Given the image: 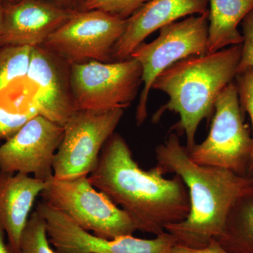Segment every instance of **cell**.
<instances>
[{
    "label": "cell",
    "instance_id": "5b68a950",
    "mask_svg": "<svg viewBox=\"0 0 253 253\" xmlns=\"http://www.w3.org/2000/svg\"><path fill=\"white\" fill-rule=\"evenodd\" d=\"M244 114L236 83L231 82L216 100L207 137L189 150L191 159L201 166L224 168L249 176L253 137Z\"/></svg>",
    "mask_w": 253,
    "mask_h": 253
},
{
    "label": "cell",
    "instance_id": "ba28073f",
    "mask_svg": "<svg viewBox=\"0 0 253 253\" xmlns=\"http://www.w3.org/2000/svg\"><path fill=\"white\" fill-rule=\"evenodd\" d=\"M123 115V109L75 111L63 126L62 141L53 165L54 177L68 180L89 175Z\"/></svg>",
    "mask_w": 253,
    "mask_h": 253
},
{
    "label": "cell",
    "instance_id": "8fae6325",
    "mask_svg": "<svg viewBox=\"0 0 253 253\" xmlns=\"http://www.w3.org/2000/svg\"><path fill=\"white\" fill-rule=\"evenodd\" d=\"M63 132V126L37 115L0 146V170L47 181L54 176L55 155Z\"/></svg>",
    "mask_w": 253,
    "mask_h": 253
},
{
    "label": "cell",
    "instance_id": "e0dca14e",
    "mask_svg": "<svg viewBox=\"0 0 253 253\" xmlns=\"http://www.w3.org/2000/svg\"><path fill=\"white\" fill-rule=\"evenodd\" d=\"M215 240L229 253H253V186L236 200Z\"/></svg>",
    "mask_w": 253,
    "mask_h": 253
},
{
    "label": "cell",
    "instance_id": "2e32d148",
    "mask_svg": "<svg viewBox=\"0 0 253 253\" xmlns=\"http://www.w3.org/2000/svg\"><path fill=\"white\" fill-rule=\"evenodd\" d=\"M253 10V0H209L207 54L243 42L238 26Z\"/></svg>",
    "mask_w": 253,
    "mask_h": 253
},
{
    "label": "cell",
    "instance_id": "cb8c5ba5",
    "mask_svg": "<svg viewBox=\"0 0 253 253\" xmlns=\"http://www.w3.org/2000/svg\"><path fill=\"white\" fill-rule=\"evenodd\" d=\"M169 253H229L223 249L217 242V240H213L211 244L201 249H193L181 245L174 244L171 248Z\"/></svg>",
    "mask_w": 253,
    "mask_h": 253
},
{
    "label": "cell",
    "instance_id": "83f0119b",
    "mask_svg": "<svg viewBox=\"0 0 253 253\" xmlns=\"http://www.w3.org/2000/svg\"><path fill=\"white\" fill-rule=\"evenodd\" d=\"M10 2H14V1H17V0H8Z\"/></svg>",
    "mask_w": 253,
    "mask_h": 253
},
{
    "label": "cell",
    "instance_id": "30bf717a",
    "mask_svg": "<svg viewBox=\"0 0 253 253\" xmlns=\"http://www.w3.org/2000/svg\"><path fill=\"white\" fill-rule=\"evenodd\" d=\"M36 211L46 221L48 238L56 253H169L175 244L167 231L152 239L133 235L113 239L98 237L42 201Z\"/></svg>",
    "mask_w": 253,
    "mask_h": 253
},
{
    "label": "cell",
    "instance_id": "6da1fadb",
    "mask_svg": "<svg viewBox=\"0 0 253 253\" xmlns=\"http://www.w3.org/2000/svg\"><path fill=\"white\" fill-rule=\"evenodd\" d=\"M165 174L158 165L149 170L139 167L124 138L114 133L88 179L126 212L136 230L156 236L185 220L190 212L184 181L176 174L172 179Z\"/></svg>",
    "mask_w": 253,
    "mask_h": 253
},
{
    "label": "cell",
    "instance_id": "603a6c76",
    "mask_svg": "<svg viewBox=\"0 0 253 253\" xmlns=\"http://www.w3.org/2000/svg\"><path fill=\"white\" fill-rule=\"evenodd\" d=\"M241 24L243 28L242 51L237 68V74L248 68H253V10L245 17Z\"/></svg>",
    "mask_w": 253,
    "mask_h": 253
},
{
    "label": "cell",
    "instance_id": "7a4b0ae2",
    "mask_svg": "<svg viewBox=\"0 0 253 253\" xmlns=\"http://www.w3.org/2000/svg\"><path fill=\"white\" fill-rule=\"evenodd\" d=\"M158 166L182 179L189 191L190 212L181 222L171 224L166 231L175 244L201 249L217 239L231 208L245 191L253 186V176H242L224 168L194 162L172 132L155 150Z\"/></svg>",
    "mask_w": 253,
    "mask_h": 253
},
{
    "label": "cell",
    "instance_id": "4316f807",
    "mask_svg": "<svg viewBox=\"0 0 253 253\" xmlns=\"http://www.w3.org/2000/svg\"><path fill=\"white\" fill-rule=\"evenodd\" d=\"M4 0H0V41H1V31H2L3 13H4Z\"/></svg>",
    "mask_w": 253,
    "mask_h": 253
},
{
    "label": "cell",
    "instance_id": "ac0fdd59",
    "mask_svg": "<svg viewBox=\"0 0 253 253\" xmlns=\"http://www.w3.org/2000/svg\"><path fill=\"white\" fill-rule=\"evenodd\" d=\"M33 47L7 46L0 51V94L11 84L27 76Z\"/></svg>",
    "mask_w": 253,
    "mask_h": 253
},
{
    "label": "cell",
    "instance_id": "d4e9b609",
    "mask_svg": "<svg viewBox=\"0 0 253 253\" xmlns=\"http://www.w3.org/2000/svg\"><path fill=\"white\" fill-rule=\"evenodd\" d=\"M65 9L77 10L81 0H45Z\"/></svg>",
    "mask_w": 253,
    "mask_h": 253
},
{
    "label": "cell",
    "instance_id": "7c38bea8",
    "mask_svg": "<svg viewBox=\"0 0 253 253\" xmlns=\"http://www.w3.org/2000/svg\"><path fill=\"white\" fill-rule=\"evenodd\" d=\"M75 11L45 0L4 3L0 45L42 46Z\"/></svg>",
    "mask_w": 253,
    "mask_h": 253
},
{
    "label": "cell",
    "instance_id": "9c48e42d",
    "mask_svg": "<svg viewBox=\"0 0 253 253\" xmlns=\"http://www.w3.org/2000/svg\"><path fill=\"white\" fill-rule=\"evenodd\" d=\"M126 24V20L104 11L76 10L42 46L70 64L109 62L113 47L124 33Z\"/></svg>",
    "mask_w": 253,
    "mask_h": 253
},
{
    "label": "cell",
    "instance_id": "7402d4cb",
    "mask_svg": "<svg viewBox=\"0 0 253 253\" xmlns=\"http://www.w3.org/2000/svg\"><path fill=\"white\" fill-rule=\"evenodd\" d=\"M235 79L240 104L243 111L249 115L252 124L253 149L249 168V175L253 176V68H248L246 71L236 75Z\"/></svg>",
    "mask_w": 253,
    "mask_h": 253
},
{
    "label": "cell",
    "instance_id": "52a82bcc",
    "mask_svg": "<svg viewBox=\"0 0 253 253\" xmlns=\"http://www.w3.org/2000/svg\"><path fill=\"white\" fill-rule=\"evenodd\" d=\"M141 83L142 68L132 58L71 64L70 86L76 111L125 110L135 99Z\"/></svg>",
    "mask_w": 253,
    "mask_h": 253
},
{
    "label": "cell",
    "instance_id": "3957f363",
    "mask_svg": "<svg viewBox=\"0 0 253 253\" xmlns=\"http://www.w3.org/2000/svg\"><path fill=\"white\" fill-rule=\"evenodd\" d=\"M241 51L242 44H238L212 54L190 56L169 66L155 81L153 89L166 93L168 100L154 120L157 122L167 111L179 115L173 129L185 134L188 151L196 145L200 123L211 120L218 96L236 78Z\"/></svg>",
    "mask_w": 253,
    "mask_h": 253
},
{
    "label": "cell",
    "instance_id": "9a60e30c",
    "mask_svg": "<svg viewBox=\"0 0 253 253\" xmlns=\"http://www.w3.org/2000/svg\"><path fill=\"white\" fill-rule=\"evenodd\" d=\"M46 181L22 173L0 170V226L14 253H21L20 243L35 201Z\"/></svg>",
    "mask_w": 253,
    "mask_h": 253
},
{
    "label": "cell",
    "instance_id": "484cf974",
    "mask_svg": "<svg viewBox=\"0 0 253 253\" xmlns=\"http://www.w3.org/2000/svg\"><path fill=\"white\" fill-rule=\"evenodd\" d=\"M5 234L6 233H5L4 229L0 226V253H14L9 244L5 243Z\"/></svg>",
    "mask_w": 253,
    "mask_h": 253
},
{
    "label": "cell",
    "instance_id": "44dd1931",
    "mask_svg": "<svg viewBox=\"0 0 253 253\" xmlns=\"http://www.w3.org/2000/svg\"><path fill=\"white\" fill-rule=\"evenodd\" d=\"M37 115L39 114L36 109L16 112L0 104V139L6 141L12 137Z\"/></svg>",
    "mask_w": 253,
    "mask_h": 253
},
{
    "label": "cell",
    "instance_id": "d6986e66",
    "mask_svg": "<svg viewBox=\"0 0 253 253\" xmlns=\"http://www.w3.org/2000/svg\"><path fill=\"white\" fill-rule=\"evenodd\" d=\"M49 244L46 221L35 211L28 219L21 236V253H56Z\"/></svg>",
    "mask_w": 253,
    "mask_h": 253
},
{
    "label": "cell",
    "instance_id": "277c9868",
    "mask_svg": "<svg viewBox=\"0 0 253 253\" xmlns=\"http://www.w3.org/2000/svg\"><path fill=\"white\" fill-rule=\"evenodd\" d=\"M40 196L50 207L98 237L113 239L137 231L126 212L94 187L88 176L68 180L53 176Z\"/></svg>",
    "mask_w": 253,
    "mask_h": 253
},
{
    "label": "cell",
    "instance_id": "8992f818",
    "mask_svg": "<svg viewBox=\"0 0 253 253\" xmlns=\"http://www.w3.org/2000/svg\"><path fill=\"white\" fill-rule=\"evenodd\" d=\"M209 12L190 16L159 30V36L150 43H141L130 57L142 68L144 84L136 111V122L141 126L148 116L150 91L163 71L181 60L207 54Z\"/></svg>",
    "mask_w": 253,
    "mask_h": 253
},
{
    "label": "cell",
    "instance_id": "ffe728a7",
    "mask_svg": "<svg viewBox=\"0 0 253 253\" xmlns=\"http://www.w3.org/2000/svg\"><path fill=\"white\" fill-rule=\"evenodd\" d=\"M150 0H81L78 11L98 10L126 20Z\"/></svg>",
    "mask_w": 253,
    "mask_h": 253
},
{
    "label": "cell",
    "instance_id": "4fadbf2b",
    "mask_svg": "<svg viewBox=\"0 0 253 253\" xmlns=\"http://www.w3.org/2000/svg\"><path fill=\"white\" fill-rule=\"evenodd\" d=\"M26 78L33 89L31 100L38 114L64 126L76 110L55 54L42 46L33 47Z\"/></svg>",
    "mask_w": 253,
    "mask_h": 253
},
{
    "label": "cell",
    "instance_id": "5bb4252c",
    "mask_svg": "<svg viewBox=\"0 0 253 253\" xmlns=\"http://www.w3.org/2000/svg\"><path fill=\"white\" fill-rule=\"evenodd\" d=\"M209 12V0H150L126 19L124 33L112 51L116 61L129 59L131 53L155 31L186 16Z\"/></svg>",
    "mask_w": 253,
    "mask_h": 253
}]
</instances>
